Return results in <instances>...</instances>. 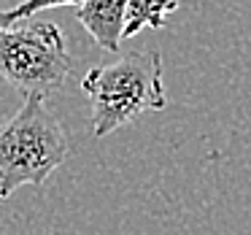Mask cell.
<instances>
[{
	"mask_svg": "<svg viewBox=\"0 0 251 235\" xmlns=\"http://www.w3.org/2000/svg\"><path fill=\"white\" fill-rule=\"evenodd\" d=\"M81 89L92 108L95 138H105L141 114L168 105L159 52H135L92 68L84 76Z\"/></svg>",
	"mask_w": 251,
	"mask_h": 235,
	"instance_id": "obj_1",
	"label": "cell"
},
{
	"mask_svg": "<svg viewBox=\"0 0 251 235\" xmlns=\"http://www.w3.org/2000/svg\"><path fill=\"white\" fill-rule=\"evenodd\" d=\"M68 138L41 98H25L22 108L0 125V200L25 184H44L68 157Z\"/></svg>",
	"mask_w": 251,
	"mask_h": 235,
	"instance_id": "obj_2",
	"label": "cell"
},
{
	"mask_svg": "<svg viewBox=\"0 0 251 235\" xmlns=\"http://www.w3.org/2000/svg\"><path fill=\"white\" fill-rule=\"evenodd\" d=\"M71 71L65 35L54 22L0 27V78L25 98L44 100L60 92Z\"/></svg>",
	"mask_w": 251,
	"mask_h": 235,
	"instance_id": "obj_3",
	"label": "cell"
},
{
	"mask_svg": "<svg viewBox=\"0 0 251 235\" xmlns=\"http://www.w3.org/2000/svg\"><path fill=\"white\" fill-rule=\"evenodd\" d=\"M130 0H81L73 11L103 52H119Z\"/></svg>",
	"mask_w": 251,
	"mask_h": 235,
	"instance_id": "obj_4",
	"label": "cell"
},
{
	"mask_svg": "<svg viewBox=\"0 0 251 235\" xmlns=\"http://www.w3.org/2000/svg\"><path fill=\"white\" fill-rule=\"evenodd\" d=\"M181 6V0H130L125 19V38H135L141 30H162L168 17Z\"/></svg>",
	"mask_w": 251,
	"mask_h": 235,
	"instance_id": "obj_5",
	"label": "cell"
},
{
	"mask_svg": "<svg viewBox=\"0 0 251 235\" xmlns=\"http://www.w3.org/2000/svg\"><path fill=\"white\" fill-rule=\"evenodd\" d=\"M81 0H22L19 6L8 8V11H0V27H8V25H17L30 19L33 14L44 11V8H54V6H73L76 8Z\"/></svg>",
	"mask_w": 251,
	"mask_h": 235,
	"instance_id": "obj_6",
	"label": "cell"
}]
</instances>
